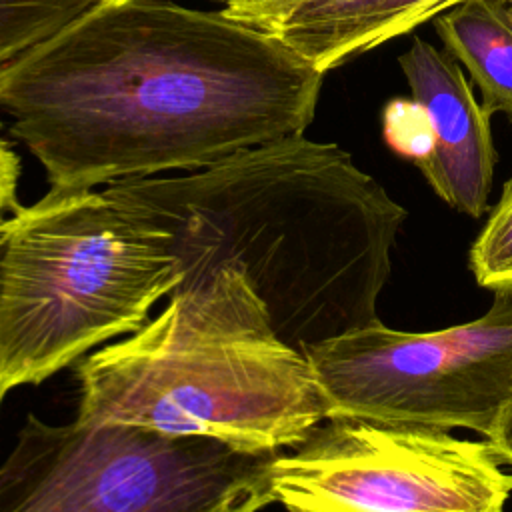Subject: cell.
Here are the masks:
<instances>
[{"label":"cell","instance_id":"1","mask_svg":"<svg viewBox=\"0 0 512 512\" xmlns=\"http://www.w3.org/2000/svg\"><path fill=\"white\" fill-rule=\"evenodd\" d=\"M322 78L222 8L94 0L0 66V110L50 188L96 190L304 134Z\"/></svg>","mask_w":512,"mask_h":512},{"label":"cell","instance_id":"2","mask_svg":"<svg viewBox=\"0 0 512 512\" xmlns=\"http://www.w3.org/2000/svg\"><path fill=\"white\" fill-rule=\"evenodd\" d=\"M104 190L164 234L174 290L234 266L274 332L302 354L380 320L376 302L408 216L346 150L304 134Z\"/></svg>","mask_w":512,"mask_h":512},{"label":"cell","instance_id":"3","mask_svg":"<svg viewBox=\"0 0 512 512\" xmlns=\"http://www.w3.org/2000/svg\"><path fill=\"white\" fill-rule=\"evenodd\" d=\"M76 418L194 436L244 454L298 446L326 420L308 358L272 328L246 274L222 266L78 366Z\"/></svg>","mask_w":512,"mask_h":512},{"label":"cell","instance_id":"4","mask_svg":"<svg viewBox=\"0 0 512 512\" xmlns=\"http://www.w3.org/2000/svg\"><path fill=\"white\" fill-rule=\"evenodd\" d=\"M164 234L106 190H54L0 220V402L140 330L178 286Z\"/></svg>","mask_w":512,"mask_h":512},{"label":"cell","instance_id":"5","mask_svg":"<svg viewBox=\"0 0 512 512\" xmlns=\"http://www.w3.org/2000/svg\"><path fill=\"white\" fill-rule=\"evenodd\" d=\"M274 456L28 414L0 462V512H260Z\"/></svg>","mask_w":512,"mask_h":512},{"label":"cell","instance_id":"6","mask_svg":"<svg viewBox=\"0 0 512 512\" xmlns=\"http://www.w3.org/2000/svg\"><path fill=\"white\" fill-rule=\"evenodd\" d=\"M326 418L466 428L484 438L512 402V288L476 320L404 332L380 320L304 350Z\"/></svg>","mask_w":512,"mask_h":512},{"label":"cell","instance_id":"7","mask_svg":"<svg viewBox=\"0 0 512 512\" xmlns=\"http://www.w3.org/2000/svg\"><path fill=\"white\" fill-rule=\"evenodd\" d=\"M270 492L286 512H504L512 474L488 440L326 418L272 458Z\"/></svg>","mask_w":512,"mask_h":512},{"label":"cell","instance_id":"8","mask_svg":"<svg viewBox=\"0 0 512 512\" xmlns=\"http://www.w3.org/2000/svg\"><path fill=\"white\" fill-rule=\"evenodd\" d=\"M398 64L434 136L430 152L416 162L418 170L440 200L480 218L488 210L496 166L492 114L476 100L456 60L428 40L414 38Z\"/></svg>","mask_w":512,"mask_h":512},{"label":"cell","instance_id":"9","mask_svg":"<svg viewBox=\"0 0 512 512\" xmlns=\"http://www.w3.org/2000/svg\"><path fill=\"white\" fill-rule=\"evenodd\" d=\"M458 2L462 0H280L232 18L274 36L326 74Z\"/></svg>","mask_w":512,"mask_h":512},{"label":"cell","instance_id":"10","mask_svg":"<svg viewBox=\"0 0 512 512\" xmlns=\"http://www.w3.org/2000/svg\"><path fill=\"white\" fill-rule=\"evenodd\" d=\"M440 40L470 72L488 114L512 118V22L500 0H462L434 18Z\"/></svg>","mask_w":512,"mask_h":512},{"label":"cell","instance_id":"11","mask_svg":"<svg viewBox=\"0 0 512 512\" xmlns=\"http://www.w3.org/2000/svg\"><path fill=\"white\" fill-rule=\"evenodd\" d=\"M94 0H0V66L58 32Z\"/></svg>","mask_w":512,"mask_h":512},{"label":"cell","instance_id":"12","mask_svg":"<svg viewBox=\"0 0 512 512\" xmlns=\"http://www.w3.org/2000/svg\"><path fill=\"white\" fill-rule=\"evenodd\" d=\"M468 266L486 290L512 288V178L468 250Z\"/></svg>","mask_w":512,"mask_h":512},{"label":"cell","instance_id":"13","mask_svg":"<svg viewBox=\"0 0 512 512\" xmlns=\"http://www.w3.org/2000/svg\"><path fill=\"white\" fill-rule=\"evenodd\" d=\"M384 138L388 146L414 164L432 148L434 136L424 108L414 100H390L382 114Z\"/></svg>","mask_w":512,"mask_h":512},{"label":"cell","instance_id":"14","mask_svg":"<svg viewBox=\"0 0 512 512\" xmlns=\"http://www.w3.org/2000/svg\"><path fill=\"white\" fill-rule=\"evenodd\" d=\"M2 128V122H0ZM18 178H20V160L10 144L0 138V220L14 212L18 204Z\"/></svg>","mask_w":512,"mask_h":512},{"label":"cell","instance_id":"15","mask_svg":"<svg viewBox=\"0 0 512 512\" xmlns=\"http://www.w3.org/2000/svg\"><path fill=\"white\" fill-rule=\"evenodd\" d=\"M484 440L490 442L504 466H512V402L506 406L494 430Z\"/></svg>","mask_w":512,"mask_h":512},{"label":"cell","instance_id":"16","mask_svg":"<svg viewBox=\"0 0 512 512\" xmlns=\"http://www.w3.org/2000/svg\"><path fill=\"white\" fill-rule=\"evenodd\" d=\"M222 4V10L230 16L248 10V8H256V6H264V4H272V2H280V0H218Z\"/></svg>","mask_w":512,"mask_h":512},{"label":"cell","instance_id":"17","mask_svg":"<svg viewBox=\"0 0 512 512\" xmlns=\"http://www.w3.org/2000/svg\"><path fill=\"white\" fill-rule=\"evenodd\" d=\"M502 2V6H504V10H506V14H508V18H510V22H512V0H500Z\"/></svg>","mask_w":512,"mask_h":512}]
</instances>
